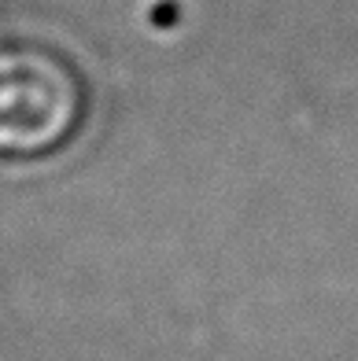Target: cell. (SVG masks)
Here are the masks:
<instances>
[{"mask_svg":"<svg viewBox=\"0 0 358 361\" xmlns=\"http://www.w3.org/2000/svg\"><path fill=\"white\" fill-rule=\"evenodd\" d=\"M85 111L81 78L52 48L0 44V155L37 159L67 140Z\"/></svg>","mask_w":358,"mask_h":361,"instance_id":"6da1fadb","label":"cell"}]
</instances>
